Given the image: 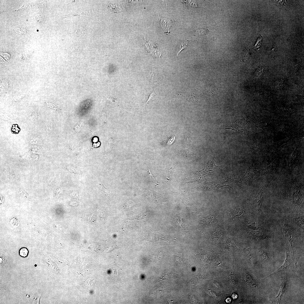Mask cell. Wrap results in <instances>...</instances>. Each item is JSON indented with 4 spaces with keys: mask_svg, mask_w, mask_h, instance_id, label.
Returning a JSON list of instances; mask_svg holds the SVG:
<instances>
[{
    "mask_svg": "<svg viewBox=\"0 0 304 304\" xmlns=\"http://www.w3.org/2000/svg\"><path fill=\"white\" fill-rule=\"evenodd\" d=\"M86 31L83 30H79L77 27V30L75 32L70 33L72 36L75 37H80L86 34Z\"/></svg>",
    "mask_w": 304,
    "mask_h": 304,
    "instance_id": "cell-13",
    "label": "cell"
},
{
    "mask_svg": "<svg viewBox=\"0 0 304 304\" xmlns=\"http://www.w3.org/2000/svg\"><path fill=\"white\" fill-rule=\"evenodd\" d=\"M262 37H259L258 40L256 42V45L255 46V47L256 48H259L260 45L262 43Z\"/></svg>",
    "mask_w": 304,
    "mask_h": 304,
    "instance_id": "cell-20",
    "label": "cell"
},
{
    "mask_svg": "<svg viewBox=\"0 0 304 304\" xmlns=\"http://www.w3.org/2000/svg\"><path fill=\"white\" fill-rule=\"evenodd\" d=\"M280 162L279 159H276L267 168L259 170L260 176L267 174H273L279 165Z\"/></svg>",
    "mask_w": 304,
    "mask_h": 304,
    "instance_id": "cell-5",
    "label": "cell"
},
{
    "mask_svg": "<svg viewBox=\"0 0 304 304\" xmlns=\"http://www.w3.org/2000/svg\"><path fill=\"white\" fill-rule=\"evenodd\" d=\"M230 281L233 284H235L238 282V277L236 276L235 274H231L230 276Z\"/></svg>",
    "mask_w": 304,
    "mask_h": 304,
    "instance_id": "cell-16",
    "label": "cell"
},
{
    "mask_svg": "<svg viewBox=\"0 0 304 304\" xmlns=\"http://www.w3.org/2000/svg\"><path fill=\"white\" fill-rule=\"evenodd\" d=\"M244 210L241 208H239L236 210L234 212V214L235 217H239L243 214Z\"/></svg>",
    "mask_w": 304,
    "mask_h": 304,
    "instance_id": "cell-17",
    "label": "cell"
},
{
    "mask_svg": "<svg viewBox=\"0 0 304 304\" xmlns=\"http://www.w3.org/2000/svg\"><path fill=\"white\" fill-rule=\"evenodd\" d=\"M188 40L183 41L178 46L177 49V56L178 55L182 50L187 47L188 44Z\"/></svg>",
    "mask_w": 304,
    "mask_h": 304,
    "instance_id": "cell-12",
    "label": "cell"
},
{
    "mask_svg": "<svg viewBox=\"0 0 304 304\" xmlns=\"http://www.w3.org/2000/svg\"><path fill=\"white\" fill-rule=\"evenodd\" d=\"M159 22L165 32H168L169 29L172 26V20L169 19L163 18L160 17H158Z\"/></svg>",
    "mask_w": 304,
    "mask_h": 304,
    "instance_id": "cell-8",
    "label": "cell"
},
{
    "mask_svg": "<svg viewBox=\"0 0 304 304\" xmlns=\"http://www.w3.org/2000/svg\"><path fill=\"white\" fill-rule=\"evenodd\" d=\"M283 232L285 238L288 241L290 247L291 254L294 258V239L293 231L282 221V222Z\"/></svg>",
    "mask_w": 304,
    "mask_h": 304,
    "instance_id": "cell-1",
    "label": "cell"
},
{
    "mask_svg": "<svg viewBox=\"0 0 304 304\" xmlns=\"http://www.w3.org/2000/svg\"><path fill=\"white\" fill-rule=\"evenodd\" d=\"M149 174H150V176L151 177V178L153 180V182L154 183H155L156 185H158V183L157 182V180H156V179L153 176V175H152L151 173H150V170H149Z\"/></svg>",
    "mask_w": 304,
    "mask_h": 304,
    "instance_id": "cell-21",
    "label": "cell"
},
{
    "mask_svg": "<svg viewBox=\"0 0 304 304\" xmlns=\"http://www.w3.org/2000/svg\"><path fill=\"white\" fill-rule=\"evenodd\" d=\"M156 94L155 93L154 91L150 94L149 99L146 102L141 104H139V105L142 107H144L150 105L151 103H153L154 101Z\"/></svg>",
    "mask_w": 304,
    "mask_h": 304,
    "instance_id": "cell-11",
    "label": "cell"
},
{
    "mask_svg": "<svg viewBox=\"0 0 304 304\" xmlns=\"http://www.w3.org/2000/svg\"><path fill=\"white\" fill-rule=\"evenodd\" d=\"M30 143L32 144L40 145L41 142L40 139L37 138H36L32 139L30 142Z\"/></svg>",
    "mask_w": 304,
    "mask_h": 304,
    "instance_id": "cell-18",
    "label": "cell"
},
{
    "mask_svg": "<svg viewBox=\"0 0 304 304\" xmlns=\"http://www.w3.org/2000/svg\"><path fill=\"white\" fill-rule=\"evenodd\" d=\"M286 259L283 264L276 271L265 277L264 278L271 276L280 272L289 271L293 267V259L288 252L286 251Z\"/></svg>",
    "mask_w": 304,
    "mask_h": 304,
    "instance_id": "cell-3",
    "label": "cell"
},
{
    "mask_svg": "<svg viewBox=\"0 0 304 304\" xmlns=\"http://www.w3.org/2000/svg\"><path fill=\"white\" fill-rule=\"evenodd\" d=\"M231 299L229 298H227L226 300V302H227L229 303L231 302Z\"/></svg>",
    "mask_w": 304,
    "mask_h": 304,
    "instance_id": "cell-23",
    "label": "cell"
},
{
    "mask_svg": "<svg viewBox=\"0 0 304 304\" xmlns=\"http://www.w3.org/2000/svg\"><path fill=\"white\" fill-rule=\"evenodd\" d=\"M260 258L262 261L267 263L269 260V256L268 253L263 249L259 251Z\"/></svg>",
    "mask_w": 304,
    "mask_h": 304,
    "instance_id": "cell-10",
    "label": "cell"
},
{
    "mask_svg": "<svg viewBox=\"0 0 304 304\" xmlns=\"http://www.w3.org/2000/svg\"><path fill=\"white\" fill-rule=\"evenodd\" d=\"M83 220L88 222H92L94 221L95 219V213H93L90 215L84 214L82 217Z\"/></svg>",
    "mask_w": 304,
    "mask_h": 304,
    "instance_id": "cell-9",
    "label": "cell"
},
{
    "mask_svg": "<svg viewBox=\"0 0 304 304\" xmlns=\"http://www.w3.org/2000/svg\"><path fill=\"white\" fill-rule=\"evenodd\" d=\"M303 198V194L300 187L296 184L293 187L292 201L294 205L297 207L300 206Z\"/></svg>",
    "mask_w": 304,
    "mask_h": 304,
    "instance_id": "cell-2",
    "label": "cell"
},
{
    "mask_svg": "<svg viewBox=\"0 0 304 304\" xmlns=\"http://www.w3.org/2000/svg\"><path fill=\"white\" fill-rule=\"evenodd\" d=\"M287 281L286 278L281 277V278L280 289L278 295L276 297L278 303H281V300L284 293L286 288Z\"/></svg>",
    "mask_w": 304,
    "mask_h": 304,
    "instance_id": "cell-7",
    "label": "cell"
},
{
    "mask_svg": "<svg viewBox=\"0 0 304 304\" xmlns=\"http://www.w3.org/2000/svg\"><path fill=\"white\" fill-rule=\"evenodd\" d=\"M300 152L298 147L294 150L290 156L288 168L290 172H292L298 164L299 162Z\"/></svg>",
    "mask_w": 304,
    "mask_h": 304,
    "instance_id": "cell-4",
    "label": "cell"
},
{
    "mask_svg": "<svg viewBox=\"0 0 304 304\" xmlns=\"http://www.w3.org/2000/svg\"><path fill=\"white\" fill-rule=\"evenodd\" d=\"M271 181V180L268 183L265 184V185L263 186L261 188L255 200V204L258 207L260 211L261 210L263 198L266 188L268 186Z\"/></svg>",
    "mask_w": 304,
    "mask_h": 304,
    "instance_id": "cell-6",
    "label": "cell"
},
{
    "mask_svg": "<svg viewBox=\"0 0 304 304\" xmlns=\"http://www.w3.org/2000/svg\"><path fill=\"white\" fill-rule=\"evenodd\" d=\"M237 296H237V295H236V294H233L232 295V297L234 299L236 298H237V297H238Z\"/></svg>",
    "mask_w": 304,
    "mask_h": 304,
    "instance_id": "cell-22",
    "label": "cell"
},
{
    "mask_svg": "<svg viewBox=\"0 0 304 304\" xmlns=\"http://www.w3.org/2000/svg\"><path fill=\"white\" fill-rule=\"evenodd\" d=\"M28 251L27 248H21L19 251V255L21 256L26 257L28 256Z\"/></svg>",
    "mask_w": 304,
    "mask_h": 304,
    "instance_id": "cell-15",
    "label": "cell"
},
{
    "mask_svg": "<svg viewBox=\"0 0 304 304\" xmlns=\"http://www.w3.org/2000/svg\"><path fill=\"white\" fill-rule=\"evenodd\" d=\"M146 216L145 215H144L138 214L135 215L133 217L134 219H144L146 217Z\"/></svg>",
    "mask_w": 304,
    "mask_h": 304,
    "instance_id": "cell-19",
    "label": "cell"
},
{
    "mask_svg": "<svg viewBox=\"0 0 304 304\" xmlns=\"http://www.w3.org/2000/svg\"><path fill=\"white\" fill-rule=\"evenodd\" d=\"M294 221L303 230L304 228V217L303 216H298L294 218Z\"/></svg>",
    "mask_w": 304,
    "mask_h": 304,
    "instance_id": "cell-14",
    "label": "cell"
}]
</instances>
